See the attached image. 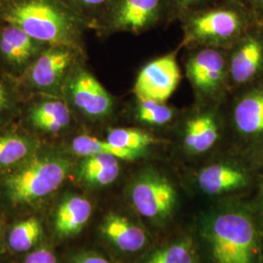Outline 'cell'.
Masks as SVG:
<instances>
[{"label":"cell","instance_id":"10","mask_svg":"<svg viewBox=\"0 0 263 263\" xmlns=\"http://www.w3.org/2000/svg\"><path fill=\"white\" fill-rule=\"evenodd\" d=\"M198 181L204 192L210 195H216L247 186L249 179L241 169L217 164L202 170Z\"/></svg>","mask_w":263,"mask_h":263},{"label":"cell","instance_id":"19","mask_svg":"<svg viewBox=\"0 0 263 263\" xmlns=\"http://www.w3.org/2000/svg\"><path fill=\"white\" fill-rule=\"evenodd\" d=\"M217 126L213 117L199 116L187 123L184 142L193 152H204L210 149L217 140Z\"/></svg>","mask_w":263,"mask_h":263},{"label":"cell","instance_id":"3","mask_svg":"<svg viewBox=\"0 0 263 263\" xmlns=\"http://www.w3.org/2000/svg\"><path fill=\"white\" fill-rule=\"evenodd\" d=\"M4 19L35 41L49 43L64 42L71 28L66 14L45 0L17 4L8 10Z\"/></svg>","mask_w":263,"mask_h":263},{"label":"cell","instance_id":"20","mask_svg":"<svg viewBox=\"0 0 263 263\" xmlns=\"http://www.w3.org/2000/svg\"><path fill=\"white\" fill-rule=\"evenodd\" d=\"M71 147L77 155H81L85 157L98 154H106L114 156L118 159L134 160L139 155L138 151L123 149L120 147L114 146L107 141H100L96 138L86 135L76 138L72 141Z\"/></svg>","mask_w":263,"mask_h":263},{"label":"cell","instance_id":"18","mask_svg":"<svg viewBox=\"0 0 263 263\" xmlns=\"http://www.w3.org/2000/svg\"><path fill=\"white\" fill-rule=\"evenodd\" d=\"M34 41L24 30L10 25L1 33L0 50L11 64L22 65L34 53Z\"/></svg>","mask_w":263,"mask_h":263},{"label":"cell","instance_id":"1","mask_svg":"<svg viewBox=\"0 0 263 263\" xmlns=\"http://www.w3.org/2000/svg\"><path fill=\"white\" fill-rule=\"evenodd\" d=\"M209 240L216 263H262L260 229L254 215L246 209L216 216Z\"/></svg>","mask_w":263,"mask_h":263},{"label":"cell","instance_id":"16","mask_svg":"<svg viewBox=\"0 0 263 263\" xmlns=\"http://www.w3.org/2000/svg\"><path fill=\"white\" fill-rule=\"evenodd\" d=\"M120 166L118 158L98 154L86 157L80 165V177L93 185H108L118 178Z\"/></svg>","mask_w":263,"mask_h":263},{"label":"cell","instance_id":"12","mask_svg":"<svg viewBox=\"0 0 263 263\" xmlns=\"http://www.w3.org/2000/svg\"><path fill=\"white\" fill-rule=\"evenodd\" d=\"M223 57L212 49L201 51L188 64V76L191 81L205 91L216 88L223 76Z\"/></svg>","mask_w":263,"mask_h":263},{"label":"cell","instance_id":"32","mask_svg":"<svg viewBox=\"0 0 263 263\" xmlns=\"http://www.w3.org/2000/svg\"><path fill=\"white\" fill-rule=\"evenodd\" d=\"M260 209H261V211L263 212V190L262 194H261V198H260Z\"/></svg>","mask_w":263,"mask_h":263},{"label":"cell","instance_id":"22","mask_svg":"<svg viewBox=\"0 0 263 263\" xmlns=\"http://www.w3.org/2000/svg\"><path fill=\"white\" fill-rule=\"evenodd\" d=\"M42 235V226L35 217L20 221L10 231L9 245L15 252H27L37 243Z\"/></svg>","mask_w":263,"mask_h":263},{"label":"cell","instance_id":"34","mask_svg":"<svg viewBox=\"0 0 263 263\" xmlns=\"http://www.w3.org/2000/svg\"><path fill=\"white\" fill-rule=\"evenodd\" d=\"M0 243H1V223H0Z\"/></svg>","mask_w":263,"mask_h":263},{"label":"cell","instance_id":"8","mask_svg":"<svg viewBox=\"0 0 263 263\" xmlns=\"http://www.w3.org/2000/svg\"><path fill=\"white\" fill-rule=\"evenodd\" d=\"M70 95L76 106L91 117H104L112 108V100L101 83L88 72H79L70 83Z\"/></svg>","mask_w":263,"mask_h":263},{"label":"cell","instance_id":"13","mask_svg":"<svg viewBox=\"0 0 263 263\" xmlns=\"http://www.w3.org/2000/svg\"><path fill=\"white\" fill-rule=\"evenodd\" d=\"M92 214V205L88 199L70 196L59 206L56 215V229L61 236H71L88 222Z\"/></svg>","mask_w":263,"mask_h":263},{"label":"cell","instance_id":"11","mask_svg":"<svg viewBox=\"0 0 263 263\" xmlns=\"http://www.w3.org/2000/svg\"><path fill=\"white\" fill-rule=\"evenodd\" d=\"M102 232L115 247L124 252H137L146 243L144 231L128 218L109 214L102 226Z\"/></svg>","mask_w":263,"mask_h":263},{"label":"cell","instance_id":"27","mask_svg":"<svg viewBox=\"0 0 263 263\" xmlns=\"http://www.w3.org/2000/svg\"><path fill=\"white\" fill-rule=\"evenodd\" d=\"M25 263H57V259L53 253L42 249L28 254Z\"/></svg>","mask_w":263,"mask_h":263},{"label":"cell","instance_id":"26","mask_svg":"<svg viewBox=\"0 0 263 263\" xmlns=\"http://www.w3.org/2000/svg\"><path fill=\"white\" fill-rule=\"evenodd\" d=\"M210 0H168L170 5L180 14L190 15L198 10L207 7Z\"/></svg>","mask_w":263,"mask_h":263},{"label":"cell","instance_id":"24","mask_svg":"<svg viewBox=\"0 0 263 263\" xmlns=\"http://www.w3.org/2000/svg\"><path fill=\"white\" fill-rule=\"evenodd\" d=\"M146 263H196L188 242L171 245L152 254Z\"/></svg>","mask_w":263,"mask_h":263},{"label":"cell","instance_id":"23","mask_svg":"<svg viewBox=\"0 0 263 263\" xmlns=\"http://www.w3.org/2000/svg\"><path fill=\"white\" fill-rule=\"evenodd\" d=\"M106 141L123 149L138 151L156 142L151 135L134 129H114L108 133Z\"/></svg>","mask_w":263,"mask_h":263},{"label":"cell","instance_id":"4","mask_svg":"<svg viewBox=\"0 0 263 263\" xmlns=\"http://www.w3.org/2000/svg\"><path fill=\"white\" fill-rule=\"evenodd\" d=\"M131 198L141 216L159 219L169 216L173 211L177 202V192L166 178L147 174L135 182Z\"/></svg>","mask_w":263,"mask_h":263},{"label":"cell","instance_id":"21","mask_svg":"<svg viewBox=\"0 0 263 263\" xmlns=\"http://www.w3.org/2000/svg\"><path fill=\"white\" fill-rule=\"evenodd\" d=\"M34 147V142L24 136L12 134L0 137V168L28 160Z\"/></svg>","mask_w":263,"mask_h":263},{"label":"cell","instance_id":"6","mask_svg":"<svg viewBox=\"0 0 263 263\" xmlns=\"http://www.w3.org/2000/svg\"><path fill=\"white\" fill-rule=\"evenodd\" d=\"M180 79L179 66L173 56L157 59L140 72L135 94L140 101L165 103L175 92Z\"/></svg>","mask_w":263,"mask_h":263},{"label":"cell","instance_id":"29","mask_svg":"<svg viewBox=\"0 0 263 263\" xmlns=\"http://www.w3.org/2000/svg\"><path fill=\"white\" fill-rule=\"evenodd\" d=\"M77 4L85 8H97L104 6L111 0H74Z\"/></svg>","mask_w":263,"mask_h":263},{"label":"cell","instance_id":"5","mask_svg":"<svg viewBox=\"0 0 263 263\" xmlns=\"http://www.w3.org/2000/svg\"><path fill=\"white\" fill-rule=\"evenodd\" d=\"M247 20L244 9L238 5L205 7L188 17L190 31L196 37L227 39L240 31Z\"/></svg>","mask_w":263,"mask_h":263},{"label":"cell","instance_id":"33","mask_svg":"<svg viewBox=\"0 0 263 263\" xmlns=\"http://www.w3.org/2000/svg\"><path fill=\"white\" fill-rule=\"evenodd\" d=\"M261 260L263 263V237L261 236Z\"/></svg>","mask_w":263,"mask_h":263},{"label":"cell","instance_id":"15","mask_svg":"<svg viewBox=\"0 0 263 263\" xmlns=\"http://www.w3.org/2000/svg\"><path fill=\"white\" fill-rule=\"evenodd\" d=\"M29 118L39 130L58 133L70 123V113L66 104L61 101H45L31 109Z\"/></svg>","mask_w":263,"mask_h":263},{"label":"cell","instance_id":"14","mask_svg":"<svg viewBox=\"0 0 263 263\" xmlns=\"http://www.w3.org/2000/svg\"><path fill=\"white\" fill-rule=\"evenodd\" d=\"M238 130L248 136L263 134V91L246 96L237 104L234 112Z\"/></svg>","mask_w":263,"mask_h":263},{"label":"cell","instance_id":"31","mask_svg":"<svg viewBox=\"0 0 263 263\" xmlns=\"http://www.w3.org/2000/svg\"><path fill=\"white\" fill-rule=\"evenodd\" d=\"M252 2L253 6L257 10H261L263 12V0H249Z\"/></svg>","mask_w":263,"mask_h":263},{"label":"cell","instance_id":"9","mask_svg":"<svg viewBox=\"0 0 263 263\" xmlns=\"http://www.w3.org/2000/svg\"><path fill=\"white\" fill-rule=\"evenodd\" d=\"M71 61L70 53L63 48H53L43 53L31 66L29 79L37 88H52L60 81Z\"/></svg>","mask_w":263,"mask_h":263},{"label":"cell","instance_id":"7","mask_svg":"<svg viewBox=\"0 0 263 263\" xmlns=\"http://www.w3.org/2000/svg\"><path fill=\"white\" fill-rule=\"evenodd\" d=\"M164 0H116L111 13L113 27L139 32L159 20Z\"/></svg>","mask_w":263,"mask_h":263},{"label":"cell","instance_id":"25","mask_svg":"<svg viewBox=\"0 0 263 263\" xmlns=\"http://www.w3.org/2000/svg\"><path fill=\"white\" fill-rule=\"evenodd\" d=\"M139 116L143 122L163 125L169 122L172 119L173 110L168 106L157 102L141 101Z\"/></svg>","mask_w":263,"mask_h":263},{"label":"cell","instance_id":"17","mask_svg":"<svg viewBox=\"0 0 263 263\" xmlns=\"http://www.w3.org/2000/svg\"><path fill=\"white\" fill-rule=\"evenodd\" d=\"M263 49L257 39L249 38L233 57L231 76L238 83H245L253 78L261 66Z\"/></svg>","mask_w":263,"mask_h":263},{"label":"cell","instance_id":"2","mask_svg":"<svg viewBox=\"0 0 263 263\" xmlns=\"http://www.w3.org/2000/svg\"><path fill=\"white\" fill-rule=\"evenodd\" d=\"M69 169L67 160L54 154L28 159L4 179L6 193L14 204L46 197L62 185Z\"/></svg>","mask_w":263,"mask_h":263},{"label":"cell","instance_id":"30","mask_svg":"<svg viewBox=\"0 0 263 263\" xmlns=\"http://www.w3.org/2000/svg\"><path fill=\"white\" fill-rule=\"evenodd\" d=\"M9 104V96L4 85L0 82V111L7 108Z\"/></svg>","mask_w":263,"mask_h":263},{"label":"cell","instance_id":"28","mask_svg":"<svg viewBox=\"0 0 263 263\" xmlns=\"http://www.w3.org/2000/svg\"><path fill=\"white\" fill-rule=\"evenodd\" d=\"M74 263H110L104 257L96 254H85L76 258Z\"/></svg>","mask_w":263,"mask_h":263}]
</instances>
